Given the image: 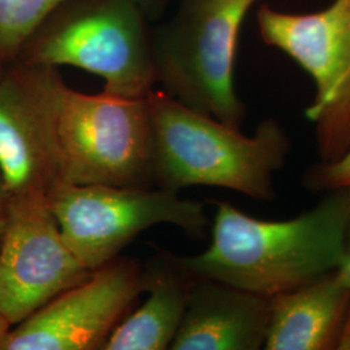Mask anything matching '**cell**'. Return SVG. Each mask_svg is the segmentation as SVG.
Listing matches in <instances>:
<instances>
[{
  "instance_id": "obj_11",
  "label": "cell",
  "mask_w": 350,
  "mask_h": 350,
  "mask_svg": "<svg viewBox=\"0 0 350 350\" xmlns=\"http://www.w3.org/2000/svg\"><path fill=\"white\" fill-rule=\"evenodd\" d=\"M270 297L196 279L172 350H258L265 348Z\"/></svg>"
},
{
  "instance_id": "obj_19",
  "label": "cell",
  "mask_w": 350,
  "mask_h": 350,
  "mask_svg": "<svg viewBox=\"0 0 350 350\" xmlns=\"http://www.w3.org/2000/svg\"><path fill=\"white\" fill-rule=\"evenodd\" d=\"M11 328L12 325H10L8 321L0 313V350H4Z\"/></svg>"
},
{
  "instance_id": "obj_16",
  "label": "cell",
  "mask_w": 350,
  "mask_h": 350,
  "mask_svg": "<svg viewBox=\"0 0 350 350\" xmlns=\"http://www.w3.org/2000/svg\"><path fill=\"white\" fill-rule=\"evenodd\" d=\"M10 213H11V199L0 175V245L10 222Z\"/></svg>"
},
{
  "instance_id": "obj_10",
  "label": "cell",
  "mask_w": 350,
  "mask_h": 350,
  "mask_svg": "<svg viewBox=\"0 0 350 350\" xmlns=\"http://www.w3.org/2000/svg\"><path fill=\"white\" fill-rule=\"evenodd\" d=\"M143 292V266L116 257L13 325L4 350H103Z\"/></svg>"
},
{
  "instance_id": "obj_12",
  "label": "cell",
  "mask_w": 350,
  "mask_h": 350,
  "mask_svg": "<svg viewBox=\"0 0 350 350\" xmlns=\"http://www.w3.org/2000/svg\"><path fill=\"white\" fill-rule=\"evenodd\" d=\"M350 289L335 271L270 297L266 350L338 349Z\"/></svg>"
},
{
  "instance_id": "obj_9",
  "label": "cell",
  "mask_w": 350,
  "mask_h": 350,
  "mask_svg": "<svg viewBox=\"0 0 350 350\" xmlns=\"http://www.w3.org/2000/svg\"><path fill=\"white\" fill-rule=\"evenodd\" d=\"M91 273L65 243L49 198L11 200L0 245V313L10 325H18Z\"/></svg>"
},
{
  "instance_id": "obj_15",
  "label": "cell",
  "mask_w": 350,
  "mask_h": 350,
  "mask_svg": "<svg viewBox=\"0 0 350 350\" xmlns=\"http://www.w3.org/2000/svg\"><path fill=\"white\" fill-rule=\"evenodd\" d=\"M302 185L315 193L350 187V147L335 160H319L309 166L302 175Z\"/></svg>"
},
{
  "instance_id": "obj_5",
  "label": "cell",
  "mask_w": 350,
  "mask_h": 350,
  "mask_svg": "<svg viewBox=\"0 0 350 350\" xmlns=\"http://www.w3.org/2000/svg\"><path fill=\"white\" fill-rule=\"evenodd\" d=\"M63 185L153 187V133L144 98L64 86L56 118Z\"/></svg>"
},
{
  "instance_id": "obj_2",
  "label": "cell",
  "mask_w": 350,
  "mask_h": 350,
  "mask_svg": "<svg viewBox=\"0 0 350 350\" xmlns=\"http://www.w3.org/2000/svg\"><path fill=\"white\" fill-rule=\"evenodd\" d=\"M147 100L154 187L179 192L209 186L253 200L274 199V175L291 150V139L278 120H263L247 137L240 129L189 109L165 91L152 90Z\"/></svg>"
},
{
  "instance_id": "obj_20",
  "label": "cell",
  "mask_w": 350,
  "mask_h": 350,
  "mask_svg": "<svg viewBox=\"0 0 350 350\" xmlns=\"http://www.w3.org/2000/svg\"><path fill=\"white\" fill-rule=\"evenodd\" d=\"M338 349H350V312L348 315V319L344 325L341 338H340V344H338Z\"/></svg>"
},
{
  "instance_id": "obj_13",
  "label": "cell",
  "mask_w": 350,
  "mask_h": 350,
  "mask_svg": "<svg viewBox=\"0 0 350 350\" xmlns=\"http://www.w3.org/2000/svg\"><path fill=\"white\" fill-rule=\"evenodd\" d=\"M195 280L179 256L157 250L143 266L147 300L116 325L103 350L170 349Z\"/></svg>"
},
{
  "instance_id": "obj_4",
  "label": "cell",
  "mask_w": 350,
  "mask_h": 350,
  "mask_svg": "<svg viewBox=\"0 0 350 350\" xmlns=\"http://www.w3.org/2000/svg\"><path fill=\"white\" fill-rule=\"evenodd\" d=\"M258 0H179L150 30L157 83L189 109L240 129L245 105L235 88L241 26Z\"/></svg>"
},
{
  "instance_id": "obj_7",
  "label": "cell",
  "mask_w": 350,
  "mask_h": 350,
  "mask_svg": "<svg viewBox=\"0 0 350 350\" xmlns=\"http://www.w3.org/2000/svg\"><path fill=\"white\" fill-rule=\"evenodd\" d=\"M257 25L265 44L282 51L313 79L305 116L314 125L321 161L350 147V0L313 13H286L263 4Z\"/></svg>"
},
{
  "instance_id": "obj_6",
  "label": "cell",
  "mask_w": 350,
  "mask_h": 350,
  "mask_svg": "<svg viewBox=\"0 0 350 350\" xmlns=\"http://www.w3.org/2000/svg\"><path fill=\"white\" fill-rule=\"evenodd\" d=\"M49 205L65 243L90 270L118 257L152 226H176L193 238L209 226L202 202L154 186L62 185L49 196Z\"/></svg>"
},
{
  "instance_id": "obj_14",
  "label": "cell",
  "mask_w": 350,
  "mask_h": 350,
  "mask_svg": "<svg viewBox=\"0 0 350 350\" xmlns=\"http://www.w3.org/2000/svg\"><path fill=\"white\" fill-rule=\"evenodd\" d=\"M65 0H0V60L14 63L39 23Z\"/></svg>"
},
{
  "instance_id": "obj_8",
  "label": "cell",
  "mask_w": 350,
  "mask_h": 350,
  "mask_svg": "<svg viewBox=\"0 0 350 350\" xmlns=\"http://www.w3.org/2000/svg\"><path fill=\"white\" fill-rule=\"evenodd\" d=\"M57 68L14 62L0 77V175L11 200L49 198L63 185L56 118Z\"/></svg>"
},
{
  "instance_id": "obj_17",
  "label": "cell",
  "mask_w": 350,
  "mask_h": 350,
  "mask_svg": "<svg viewBox=\"0 0 350 350\" xmlns=\"http://www.w3.org/2000/svg\"><path fill=\"white\" fill-rule=\"evenodd\" d=\"M148 20L157 18L175 0H134Z\"/></svg>"
},
{
  "instance_id": "obj_18",
  "label": "cell",
  "mask_w": 350,
  "mask_h": 350,
  "mask_svg": "<svg viewBox=\"0 0 350 350\" xmlns=\"http://www.w3.org/2000/svg\"><path fill=\"white\" fill-rule=\"evenodd\" d=\"M335 274L338 276V280L350 289V222L347 232V241H345V252L342 261L340 263L338 269L335 270Z\"/></svg>"
},
{
  "instance_id": "obj_1",
  "label": "cell",
  "mask_w": 350,
  "mask_h": 350,
  "mask_svg": "<svg viewBox=\"0 0 350 350\" xmlns=\"http://www.w3.org/2000/svg\"><path fill=\"white\" fill-rule=\"evenodd\" d=\"M349 222L350 187L327 192L313 209L283 221L256 218L221 201L209 247L179 260L196 279L271 297L335 271Z\"/></svg>"
},
{
  "instance_id": "obj_21",
  "label": "cell",
  "mask_w": 350,
  "mask_h": 350,
  "mask_svg": "<svg viewBox=\"0 0 350 350\" xmlns=\"http://www.w3.org/2000/svg\"><path fill=\"white\" fill-rule=\"evenodd\" d=\"M4 69H5V65L1 63V60H0V77L4 73Z\"/></svg>"
},
{
  "instance_id": "obj_3",
  "label": "cell",
  "mask_w": 350,
  "mask_h": 350,
  "mask_svg": "<svg viewBox=\"0 0 350 350\" xmlns=\"http://www.w3.org/2000/svg\"><path fill=\"white\" fill-rule=\"evenodd\" d=\"M148 18L134 0H65L31 31L16 62L83 69L107 94L144 98L157 83Z\"/></svg>"
}]
</instances>
